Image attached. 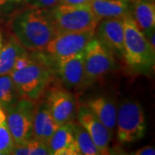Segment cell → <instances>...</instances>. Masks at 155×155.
Masks as SVG:
<instances>
[{"mask_svg":"<svg viewBox=\"0 0 155 155\" xmlns=\"http://www.w3.org/2000/svg\"><path fill=\"white\" fill-rule=\"evenodd\" d=\"M48 11L27 7L14 12L9 19L11 36L27 51L44 50L57 35Z\"/></svg>","mask_w":155,"mask_h":155,"instance_id":"1","label":"cell"},{"mask_svg":"<svg viewBox=\"0 0 155 155\" xmlns=\"http://www.w3.org/2000/svg\"><path fill=\"white\" fill-rule=\"evenodd\" d=\"M124 59L134 72L147 74L154 67L155 49L139 28L132 15L123 17Z\"/></svg>","mask_w":155,"mask_h":155,"instance_id":"2","label":"cell"},{"mask_svg":"<svg viewBox=\"0 0 155 155\" xmlns=\"http://www.w3.org/2000/svg\"><path fill=\"white\" fill-rule=\"evenodd\" d=\"M11 78L19 98H26L33 102L41 99L54 79V72L44 62L31 59L28 66L20 70H12Z\"/></svg>","mask_w":155,"mask_h":155,"instance_id":"3","label":"cell"},{"mask_svg":"<svg viewBox=\"0 0 155 155\" xmlns=\"http://www.w3.org/2000/svg\"><path fill=\"white\" fill-rule=\"evenodd\" d=\"M56 34L96 29L98 21L89 5H68L59 4L48 11Z\"/></svg>","mask_w":155,"mask_h":155,"instance_id":"4","label":"cell"},{"mask_svg":"<svg viewBox=\"0 0 155 155\" xmlns=\"http://www.w3.org/2000/svg\"><path fill=\"white\" fill-rule=\"evenodd\" d=\"M116 127L118 140L122 144L134 143L144 137L147 122L143 107L139 101L124 99L120 103Z\"/></svg>","mask_w":155,"mask_h":155,"instance_id":"5","label":"cell"},{"mask_svg":"<svg viewBox=\"0 0 155 155\" xmlns=\"http://www.w3.org/2000/svg\"><path fill=\"white\" fill-rule=\"evenodd\" d=\"M120 65L116 55L95 36L84 48L85 86L97 82L106 74L118 70Z\"/></svg>","mask_w":155,"mask_h":155,"instance_id":"6","label":"cell"},{"mask_svg":"<svg viewBox=\"0 0 155 155\" xmlns=\"http://www.w3.org/2000/svg\"><path fill=\"white\" fill-rule=\"evenodd\" d=\"M54 79L48 87L43 97L47 101L54 120L61 126L76 118L78 104L72 91L64 87L61 82L55 83Z\"/></svg>","mask_w":155,"mask_h":155,"instance_id":"7","label":"cell"},{"mask_svg":"<svg viewBox=\"0 0 155 155\" xmlns=\"http://www.w3.org/2000/svg\"><path fill=\"white\" fill-rule=\"evenodd\" d=\"M35 102L19 98L15 105L8 110L6 116L7 126L15 145L27 143L32 139L33 115Z\"/></svg>","mask_w":155,"mask_h":155,"instance_id":"8","label":"cell"},{"mask_svg":"<svg viewBox=\"0 0 155 155\" xmlns=\"http://www.w3.org/2000/svg\"><path fill=\"white\" fill-rule=\"evenodd\" d=\"M52 59V58H51ZM54 61V74L61 84L69 91H80L85 86L84 79V50L76 54L59 59Z\"/></svg>","mask_w":155,"mask_h":155,"instance_id":"9","label":"cell"},{"mask_svg":"<svg viewBox=\"0 0 155 155\" xmlns=\"http://www.w3.org/2000/svg\"><path fill=\"white\" fill-rule=\"evenodd\" d=\"M94 35L95 29L58 34L50 41L44 51L52 59L73 55L84 51Z\"/></svg>","mask_w":155,"mask_h":155,"instance_id":"10","label":"cell"},{"mask_svg":"<svg viewBox=\"0 0 155 155\" xmlns=\"http://www.w3.org/2000/svg\"><path fill=\"white\" fill-rule=\"evenodd\" d=\"M94 36L107 48L121 59H124L123 17L107 18L99 21Z\"/></svg>","mask_w":155,"mask_h":155,"instance_id":"11","label":"cell"},{"mask_svg":"<svg viewBox=\"0 0 155 155\" xmlns=\"http://www.w3.org/2000/svg\"><path fill=\"white\" fill-rule=\"evenodd\" d=\"M76 117L78 122L86 129L93 140L100 154H110V143L112 134L94 113L84 104H82L78 107Z\"/></svg>","mask_w":155,"mask_h":155,"instance_id":"12","label":"cell"},{"mask_svg":"<svg viewBox=\"0 0 155 155\" xmlns=\"http://www.w3.org/2000/svg\"><path fill=\"white\" fill-rule=\"evenodd\" d=\"M58 127L59 125L54 120L47 101L42 97L35 104L32 137L48 145L50 137Z\"/></svg>","mask_w":155,"mask_h":155,"instance_id":"13","label":"cell"},{"mask_svg":"<svg viewBox=\"0 0 155 155\" xmlns=\"http://www.w3.org/2000/svg\"><path fill=\"white\" fill-rule=\"evenodd\" d=\"M84 104L94 113L95 116L113 135L116 131L117 113L115 100L109 96L100 95L88 99Z\"/></svg>","mask_w":155,"mask_h":155,"instance_id":"14","label":"cell"},{"mask_svg":"<svg viewBox=\"0 0 155 155\" xmlns=\"http://www.w3.org/2000/svg\"><path fill=\"white\" fill-rule=\"evenodd\" d=\"M48 146L49 148L50 154H80L70 122L59 126L55 132L50 137Z\"/></svg>","mask_w":155,"mask_h":155,"instance_id":"15","label":"cell"},{"mask_svg":"<svg viewBox=\"0 0 155 155\" xmlns=\"http://www.w3.org/2000/svg\"><path fill=\"white\" fill-rule=\"evenodd\" d=\"M131 0H91L89 5L97 20L119 18L132 15Z\"/></svg>","mask_w":155,"mask_h":155,"instance_id":"16","label":"cell"},{"mask_svg":"<svg viewBox=\"0 0 155 155\" xmlns=\"http://www.w3.org/2000/svg\"><path fill=\"white\" fill-rule=\"evenodd\" d=\"M132 17L139 28L148 38L155 29L154 0H133Z\"/></svg>","mask_w":155,"mask_h":155,"instance_id":"17","label":"cell"},{"mask_svg":"<svg viewBox=\"0 0 155 155\" xmlns=\"http://www.w3.org/2000/svg\"><path fill=\"white\" fill-rule=\"evenodd\" d=\"M28 53L12 36L3 44L0 50V75L7 74L13 70L17 57Z\"/></svg>","mask_w":155,"mask_h":155,"instance_id":"18","label":"cell"},{"mask_svg":"<svg viewBox=\"0 0 155 155\" xmlns=\"http://www.w3.org/2000/svg\"><path fill=\"white\" fill-rule=\"evenodd\" d=\"M72 127L74 138L77 142L78 147L79 149L80 154L84 155H98L99 151L95 145L93 140L90 136L86 129L74 119L70 122Z\"/></svg>","mask_w":155,"mask_h":155,"instance_id":"19","label":"cell"},{"mask_svg":"<svg viewBox=\"0 0 155 155\" xmlns=\"http://www.w3.org/2000/svg\"><path fill=\"white\" fill-rule=\"evenodd\" d=\"M19 99L10 73L0 75V105L8 111Z\"/></svg>","mask_w":155,"mask_h":155,"instance_id":"20","label":"cell"},{"mask_svg":"<svg viewBox=\"0 0 155 155\" xmlns=\"http://www.w3.org/2000/svg\"><path fill=\"white\" fill-rule=\"evenodd\" d=\"M14 146V140L5 122L0 125V154H11Z\"/></svg>","mask_w":155,"mask_h":155,"instance_id":"21","label":"cell"},{"mask_svg":"<svg viewBox=\"0 0 155 155\" xmlns=\"http://www.w3.org/2000/svg\"><path fill=\"white\" fill-rule=\"evenodd\" d=\"M28 155L50 154L48 146L35 139H30L28 141Z\"/></svg>","mask_w":155,"mask_h":155,"instance_id":"22","label":"cell"},{"mask_svg":"<svg viewBox=\"0 0 155 155\" xmlns=\"http://www.w3.org/2000/svg\"><path fill=\"white\" fill-rule=\"evenodd\" d=\"M28 7L37 8L42 10H51L60 4V0H21Z\"/></svg>","mask_w":155,"mask_h":155,"instance_id":"23","label":"cell"},{"mask_svg":"<svg viewBox=\"0 0 155 155\" xmlns=\"http://www.w3.org/2000/svg\"><path fill=\"white\" fill-rule=\"evenodd\" d=\"M30 61H31V58L29 57L28 53H26L22 55H20L19 57H17L15 63H14L13 70H20V69L24 68L26 66H28Z\"/></svg>","mask_w":155,"mask_h":155,"instance_id":"24","label":"cell"},{"mask_svg":"<svg viewBox=\"0 0 155 155\" xmlns=\"http://www.w3.org/2000/svg\"><path fill=\"white\" fill-rule=\"evenodd\" d=\"M11 154L14 155H28V142L25 144L15 145Z\"/></svg>","mask_w":155,"mask_h":155,"instance_id":"25","label":"cell"},{"mask_svg":"<svg viewBox=\"0 0 155 155\" xmlns=\"http://www.w3.org/2000/svg\"><path fill=\"white\" fill-rule=\"evenodd\" d=\"M135 155H154L155 149L154 147H150V146H146L141 147L140 149L135 151V153H134Z\"/></svg>","mask_w":155,"mask_h":155,"instance_id":"26","label":"cell"},{"mask_svg":"<svg viewBox=\"0 0 155 155\" xmlns=\"http://www.w3.org/2000/svg\"><path fill=\"white\" fill-rule=\"evenodd\" d=\"M91 0H60V4L68 5H89Z\"/></svg>","mask_w":155,"mask_h":155,"instance_id":"27","label":"cell"},{"mask_svg":"<svg viewBox=\"0 0 155 155\" xmlns=\"http://www.w3.org/2000/svg\"><path fill=\"white\" fill-rule=\"evenodd\" d=\"M5 122H6L5 110L2 107H0V125H1V124H3V123H5Z\"/></svg>","mask_w":155,"mask_h":155,"instance_id":"28","label":"cell"},{"mask_svg":"<svg viewBox=\"0 0 155 155\" xmlns=\"http://www.w3.org/2000/svg\"><path fill=\"white\" fill-rule=\"evenodd\" d=\"M21 0H0V6L5 5L9 3H20Z\"/></svg>","mask_w":155,"mask_h":155,"instance_id":"29","label":"cell"},{"mask_svg":"<svg viewBox=\"0 0 155 155\" xmlns=\"http://www.w3.org/2000/svg\"><path fill=\"white\" fill-rule=\"evenodd\" d=\"M3 44H4V39H3V30L0 27V50L3 47Z\"/></svg>","mask_w":155,"mask_h":155,"instance_id":"30","label":"cell"},{"mask_svg":"<svg viewBox=\"0 0 155 155\" xmlns=\"http://www.w3.org/2000/svg\"><path fill=\"white\" fill-rule=\"evenodd\" d=\"M131 1H133V0H131Z\"/></svg>","mask_w":155,"mask_h":155,"instance_id":"31","label":"cell"},{"mask_svg":"<svg viewBox=\"0 0 155 155\" xmlns=\"http://www.w3.org/2000/svg\"><path fill=\"white\" fill-rule=\"evenodd\" d=\"M0 107H1V105H0Z\"/></svg>","mask_w":155,"mask_h":155,"instance_id":"32","label":"cell"},{"mask_svg":"<svg viewBox=\"0 0 155 155\" xmlns=\"http://www.w3.org/2000/svg\"><path fill=\"white\" fill-rule=\"evenodd\" d=\"M0 155H1V154H0Z\"/></svg>","mask_w":155,"mask_h":155,"instance_id":"33","label":"cell"}]
</instances>
